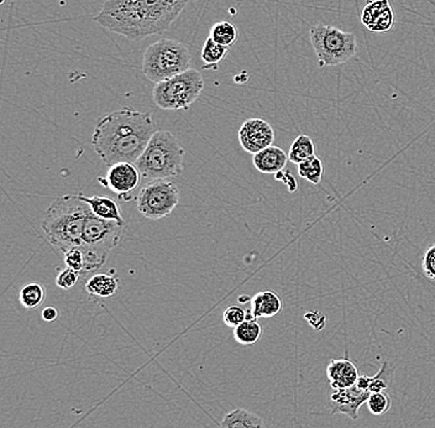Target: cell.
Returning a JSON list of instances; mask_svg holds the SVG:
<instances>
[{"label":"cell","mask_w":435,"mask_h":428,"mask_svg":"<svg viewBox=\"0 0 435 428\" xmlns=\"http://www.w3.org/2000/svg\"><path fill=\"white\" fill-rule=\"evenodd\" d=\"M210 37L219 45L231 47L239 37V31L229 21H218L210 29Z\"/></svg>","instance_id":"cell-23"},{"label":"cell","mask_w":435,"mask_h":428,"mask_svg":"<svg viewBox=\"0 0 435 428\" xmlns=\"http://www.w3.org/2000/svg\"><path fill=\"white\" fill-rule=\"evenodd\" d=\"M6 3V0H0V4H4Z\"/></svg>","instance_id":"cell-37"},{"label":"cell","mask_w":435,"mask_h":428,"mask_svg":"<svg viewBox=\"0 0 435 428\" xmlns=\"http://www.w3.org/2000/svg\"><path fill=\"white\" fill-rule=\"evenodd\" d=\"M192 54L180 41L161 39L151 44L142 57V72L154 83L170 80L190 70Z\"/></svg>","instance_id":"cell-5"},{"label":"cell","mask_w":435,"mask_h":428,"mask_svg":"<svg viewBox=\"0 0 435 428\" xmlns=\"http://www.w3.org/2000/svg\"><path fill=\"white\" fill-rule=\"evenodd\" d=\"M59 310L54 307V306H49V307L44 308L42 312H41V317L45 321V322H54L57 318H59Z\"/></svg>","instance_id":"cell-34"},{"label":"cell","mask_w":435,"mask_h":428,"mask_svg":"<svg viewBox=\"0 0 435 428\" xmlns=\"http://www.w3.org/2000/svg\"><path fill=\"white\" fill-rule=\"evenodd\" d=\"M356 385L359 386V388L362 389V390H369V377L367 375H360L359 379H357V381H356ZM370 391V390H369Z\"/></svg>","instance_id":"cell-35"},{"label":"cell","mask_w":435,"mask_h":428,"mask_svg":"<svg viewBox=\"0 0 435 428\" xmlns=\"http://www.w3.org/2000/svg\"><path fill=\"white\" fill-rule=\"evenodd\" d=\"M141 176L142 175L135 166V164L118 162L108 169L106 176L98 177V182L118 196L123 197L129 195L139 187Z\"/></svg>","instance_id":"cell-11"},{"label":"cell","mask_w":435,"mask_h":428,"mask_svg":"<svg viewBox=\"0 0 435 428\" xmlns=\"http://www.w3.org/2000/svg\"><path fill=\"white\" fill-rule=\"evenodd\" d=\"M154 134L155 121L150 113L123 108L98 121L92 145L108 167L118 162L135 164Z\"/></svg>","instance_id":"cell-2"},{"label":"cell","mask_w":435,"mask_h":428,"mask_svg":"<svg viewBox=\"0 0 435 428\" xmlns=\"http://www.w3.org/2000/svg\"><path fill=\"white\" fill-rule=\"evenodd\" d=\"M180 203V190L169 180H152L141 188L137 211L147 219L159 221L170 216Z\"/></svg>","instance_id":"cell-9"},{"label":"cell","mask_w":435,"mask_h":428,"mask_svg":"<svg viewBox=\"0 0 435 428\" xmlns=\"http://www.w3.org/2000/svg\"><path fill=\"white\" fill-rule=\"evenodd\" d=\"M247 317V311H245L244 308L234 305L231 307L226 308L224 313H223V319L228 327L235 328L241 324V323L245 321Z\"/></svg>","instance_id":"cell-28"},{"label":"cell","mask_w":435,"mask_h":428,"mask_svg":"<svg viewBox=\"0 0 435 428\" xmlns=\"http://www.w3.org/2000/svg\"><path fill=\"white\" fill-rule=\"evenodd\" d=\"M305 319L310 323V327L315 331L324 329L325 324H326V317H325L324 313L320 312V311H310V312L305 313Z\"/></svg>","instance_id":"cell-32"},{"label":"cell","mask_w":435,"mask_h":428,"mask_svg":"<svg viewBox=\"0 0 435 428\" xmlns=\"http://www.w3.org/2000/svg\"><path fill=\"white\" fill-rule=\"evenodd\" d=\"M66 267L73 269L75 271L83 272L85 270V255L80 247H72L63 252Z\"/></svg>","instance_id":"cell-29"},{"label":"cell","mask_w":435,"mask_h":428,"mask_svg":"<svg viewBox=\"0 0 435 428\" xmlns=\"http://www.w3.org/2000/svg\"><path fill=\"white\" fill-rule=\"evenodd\" d=\"M297 166H298V175L302 178H305L313 185H320V182L323 180L324 167L319 157L314 155V157H310L308 160L300 162Z\"/></svg>","instance_id":"cell-24"},{"label":"cell","mask_w":435,"mask_h":428,"mask_svg":"<svg viewBox=\"0 0 435 428\" xmlns=\"http://www.w3.org/2000/svg\"><path fill=\"white\" fill-rule=\"evenodd\" d=\"M423 271L425 276L430 280H435V244L427 249L424 257H423Z\"/></svg>","instance_id":"cell-31"},{"label":"cell","mask_w":435,"mask_h":428,"mask_svg":"<svg viewBox=\"0 0 435 428\" xmlns=\"http://www.w3.org/2000/svg\"><path fill=\"white\" fill-rule=\"evenodd\" d=\"M78 196L82 201H85L90 206V211L97 217L126 226V221L123 217L121 206L118 202L108 197H87L83 193H80Z\"/></svg>","instance_id":"cell-16"},{"label":"cell","mask_w":435,"mask_h":428,"mask_svg":"<svg viewBox=\"0 0 435 428\" xmlns=\"http://www.w3.org/2000/svg\"><path fill=\"white\" fill-rule=\"evenodd\" d=\"M46 298V288L40 282H29L19 293V301L26 310L40 307Z\"/></svg>","instance_id":"cell-21"},{"label":"cell","mask_w":435,"mask_h":428,"mask_svg":"<svg viewBox=\"0 0 435 428\" xmlns=\"http://www.w3.org/2000/svg\"><path fill=\"white\" fill-rule=\"evenodd\" d=\"M395 369L387 362H384L381 365L379 373L375 377H369V390L370 393H382L390 388L392 379H393Z\"/></svg>","instance_id":"cell-26"},{"label":"cell","mask_w":435,"mask_h":428,"mask_svg":"<svg viewBox=\"0 0 435 428\" xmlns=\"http://www.w3.org/2000/svg\"><path fill=\"white\" fill-rule=\"evenodd\" d=\"M326 377L331 383V389L339 390L355 385L360 375L355 364L346 355L345 358L343 359H331L326 368Z\"/></svg>","instance_id":"cell-14"},{"label":"cell","mask_w":435,"mask_h":428,"mask_svg":"<svg viewBox=\"0 0 435 428\" xmlns=\"http://www.w3.org/2000/svg\"><path fill=\"white\" fill-rule=\"evenodd\" d=\"M361 23L366 29L385 32L395 24V14L388 0H367L361 14Z\"/></svg>","instance_id":"cell-13"},{"label":"cell","mask_w":435,"mask_h":428,"mask_svg":"<svg viewBox=\"0 0 435 428\" xmlns=\"http://www.w3.org/2000/svg\"><path fill=\"white\" fill-rule=\"evenodd\" d=\"M250 311L254 317L271 318L282 311L280 296L274 291H262L251 298Z\"/></svg>","instance_id":"cell-17"},{"label":"cell","mask_w":435,"mask_h":428,"mask_svg":"<svg viewBox=\"0 0 435 428\" xmlns=\"http://www.w3.org/2000/svg\"><path fill=\"white\" fill-rule=\"evenodd\" d=\"M87 293L98 298H111L119 290V279L111 274H95L85 283Z\"/></svg>","instance_id":"cell-18"},{"label":"cell","mask_w":435,"mask_h":428,"mask_svg":"<svg viewBox=\"0 0 435 428\" xmlns=\"http://www.w3.org/2000/svg\"><path fill=\"white\" fill-rule=\"evenodd\" d=\"M78 279H80V272L75 271L70 267H66L65 270H62L57 275L56 285L62 290H70V288L75 286V283L78 282Z\"/></svg>","instance_id":"cell-30"},{"label":"cell","mask_w":435,"mask_h":428,"mask_svg":"<svg viewBox=\"0 0 435 428\" xmlns=\"http://www.w3.org/2000/svg\"><path fill=\"white\" fill-rule=\"evenodd\" d=\"M185 152L175 134L155 131L147 147L135 162L141 175L150 180H169L183 171Z\"/></svg>","instance_id":"cell-4"},{"label":"cell","mask_w":435,"mask_h":428,"mask_svg":"<svg viewBox=\"0 0 435 428\" xmlns=\"http://www.w3.org/2000/svg\"><path fill=\"white\" fill-rule=\"evenodd\" d=\"M90 208L78 195L59 197L51 203L42 221V231L54 247L66 252L80 247Z\"/></svg>","instance_id":"cell-3"},{"label":"cell","mask_w":435,"mask_h":428,"mask_svg":"<svg viewBox=\"0 0 435 428\" xmlns=\"http://www.w3.org/2000/svg\"><path fill=\"white\" fill-rule=\"evenodd\" d=\"M310 37L319 67L343 65L357 52L355 34L341 30L336 26H312Z\"/></svg>","instance_id":"cell-8"},{"label":"cell","mask_w":435,"mask_h":428,"mask_svg":"<svg viewBox=\"0 0 435 428\" xmlns=\"http://www.w3.org/2000/svg\"><path fill=\"white\" fill-rule=\"evenodd\" d=\"M288 161V154H286L281 147L271 145L252 157V162L257 171L265 175H276L282 171Z\"/></svg>","instance_id":"cell-15"},{"label":"cell","mask_w":435,"mask_h":428,"mask_svg":"<svg viewBox=\"0 0 435 428\" xmlns=\"http://www.w3.org/2000/svg\"><path fill=\"white\" fill-rule=\"evenodd\" d=\"M370 393L369 390H362L356 384L350 388L334 390L331 395V415L344 413L351 420H357L359 408L367 403Z\"/></svg>","instance_id":"cell-12"},{"label":"cell","mask_w":435,"mask_h":428,"mask_svg":"<svg viewBox=\"0 0 435 428\" xmlns=\"http://www.w3.org/2000/svg\"><path fill=\"white\" fill-rule=\"evenodd\" d=\"M366 403L372 415L381 416L384 413L388 412L392 401H391L390 395L382 391V393H371Z\"/></svg>","instance_id":"cell-27"},{"label":"cell","mask_w":435,"mask_h":428,"mask_svg":"<svg viewBox=\"0 0 435 428\" xmlns=\"http://www.w3.org/2000/svg\"><path fill=\"white\" fill-rule=\"evenodd\" d=\"M314 155L315 145L313 140L308 135H300L295 137V140L290 145L288 160L295 165H300V162L305 161Z\"/></svg>","instance_id":"cell-22"},{"label":"cell","mask_w":435,"mask_h":428,"mask_svg":"<svg viewBox=\"0 0 435 428\" xmlns=\"http://www.w3.org/2000/svg\"><path fill=\"white\" fill-rule=\"evenodd\" d=\"M228 47L226 46H221L215 42L212 37H208L204 41V45L202 49V54H200V59L204 62L205 66H216L221 63V61L224 60L226 54H228Z\"/></svg>","instance_id":"cell-25"},{"label":"cell","mask_w":435,"mask_h":428,"mask_svg":"<svg viewBox=\"0 0 435 428\" xmlns=\"http://www.w3.org/2000/svg\"><path fill=\"white\" fill-rule=\"evenodd\" d=\"M275 178L277 181L283 182L286 186H287V188H288V191H297L298 183H297V180H295V176H293L290 171L282 170V171L277 172L275 175Z\"/></svg>","instance_id":"cell-33"},{"label":"cell","mask_w":435,"mask_h":428,"mask_svg":"<svg viewBox=\"0 0 435 428\" xmlns=\"http://www.w3.org/2000/svg\"><path fill=\"white\" fill-rule=\"evenodd\" d=\"M126 226L105 221L90 212L82 234L80 249L85 255L83 272L95 271L104 265L109 252L121 244Z\"/></svg>","instance_id":"cell-6"},{"label":"cell","mask_w":435,"mask_h":428,"mask_svg":"<svg viewBox=\"0 0 435 428\" xmlns=\"http://www.w3.org/2000/svg\"><path fill=\"white\" fill-rule=\"evenodd\" d=\"M261 336L262 327L260 322L249 310L245 321L234 328V339L241 346H252L260 341Z\"/></svg>","instance_id":"cell-20"},{"label":"cell","mask_w":435,"mask_h":428,"mask_svg":"<svg viewBox=\"0 0 435 428\" xmlns=\"http://www.w3.org/2000/svg\"><path fill=\"white\" fill-rule=\"evenodd\" d=\"M238 137L241 147L246 152L255 155L274 144L275 130L270 123L264 119L251 118L243 123Z\"/></svg>","instance_id":"cell-10"},{"label":"cell","mask_w":435,"mask_h":428,"mask_svg":"<svg viewBox=\"0 0 435 428\" xmlns=\"http://www.w3.org/2000/svg\"><path fill=\"white\" fill-rule=\"evenodd\" d=\"M204 90V80L195 68L185 71L178 76L156 83L152 101L164 111L188 109Z\"/></svg>","instance_id":"cell-7"},{"label":"cell","mask_w":435,"mask_h":428,"mask_svg":"<svg viewBox=\"0 0 435 428\" xmlns=\"http://www.w3.org/2000/svg\"><path fill=\"white\" fill-rule=\"evenodd\" d=\"M190 0H106L94 18L98 25L141 41L162 34L185 11Z\"/></svg>","instance_id":"cell-1"},{"label":"cell","mask_w":435,"mask_h":428,"mask_svg":"<svg viewBox=\"0 0 435 428\" xmlns=\"http://www.w3.org/2000/svg\"><path fill=\"white\" fill-rule=\"evenodd\" d=\"M247 301H250L251 302V300L249 296H241V298H239V302L240 303H245L247 302Z\"/></svg>","instance_id":"cell-36"},{"label":"cell","mask_w":435,"mask_h":428,"mask_svg":"<svg viewBox=\"0 0 435 428\" xmlns=\"http://www.w3.org/2000/svg\"><path fill=\"white\" fill-rule=\"evenodd\" d=\"M221 428H266L264 420L245 408H235L221 420Z\"/></svg>","instance_id":"cell-19"}]
</instances>
